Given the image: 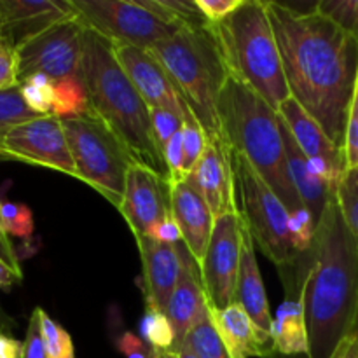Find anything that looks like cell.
<instances>
[{
    "mask_svg": "<svg viewBox=\"0 0 358 358\" xmlns=\"http://www.w3.org/2000/svg\"><path fill=\"white\" fill-rule=\"evenodd\" d=\"M290 96L345 145L346 121L358 83V42L311 7L266 2Z\"/></svg>",
    "mask_w": 358,
    "mask_h": 358,
    "instance_id": "obj_1",
    "label": "cell"
},
{
    "mask_svg": "<svg viewBox=\"0 0 358 358\" xmlns=\"http://www.w3.org/2000/svg\"><path fill=\"white\" fill-rule=\"evenodd\" d=\"M299 275L310 355L331 358L358 318V238L346 226L336 191L315 231L313 247L290 269Z\"/></svg>",
    "mask_w": 358,
    "mask_h": 358,
    "instance_id": "obj_2",
    "label": "cell"
},
{
    "mask_svg": "<svg viewBox=\"0 0 358 358\" xmlns=\"http://www.w3.org/2000/svg\"><path fill=\"white\" fill-rule=\"evenodd\" d=\"M79 76L90 94L93 114L124 143L136 163L168 182L166 164L154 138L150 107L119 65L114 44L96 31L84 34Z\"/></svg>",
    "mask_w": 358,
    "mask_h": 358,
    "instance_id": "obj_3",
    "label": "cell"
},
{
    "mask_svg": "<svg viewBox=\"0 0 358 358\" xmlns=\"http://www.w3.org/2000/svg\"><path fill=\"white\" fill-rule=\"evenodd\" d=\"M219 117L229 149L250 163L289 213L303 208L290 180L278 112L231 76L220 94Z\"/></svg>",
    "mask_w": 358,
    "mask_h": 358,
    "instance_id": "obj_4",
    "label": "cell"
},
{
    "mask_svg": "<svg viewBox=\"0 0 358 358\" xmlns=\"http://www.w3.org/2000/svg\"><path fill=\"white\" fill-rule=\"evenodd\" d=\"M173 83L178 98L191 110L208 142H226L219 100L231 77L212 28L182 27L173 37L149 49Z\"/></svg>",
    "mask_w": 358,
    "mask_h": 358,
    "instance_id": "obj_5",
    "label": "cell"
},
{
    "mask_svg": "<svg viewBox=\"0 0 358 358\" xmlns=\"http://www.w3.org/2000/svg\"><path fill=\"white\" fill-rule=\"evenodd\" d=\"M210 28L231 76L278 112L290 91L266 2L243 0L226 20Z\"/></svg>",
    "mask_w": 358,
    "mask_h": 358,
    "instance_id": "obj_6",
    "label": "cell"
},
{
    "mask_svg": "<svg viewBox=\"0 0 358 358\" xmlns=\"http://www.w3.org/2000/svg\"><path fill=\"white\" fill-rule=\"evenodd\" d=\"M236 208L245 229L278 268H292L303 255L289 233V210L247 159L231 150Z\"/></svg>",
    "mask_w": 358,
    "mask_h": 358,
    "instance_id": "obj_7",
    "label": "cell"
},
{
    "mask_svg": "<svg viewBox=\"0 0 358 358\" xmlns=\"http://www.w3.org/2000/svg\"><path fill=\"white\" fill-rule=\"evenodd\" d=\"M62 124L76 163L77 180L93 187L119 210L126 177L136 163L129 150L94 114L65 119Z\"/></svg>",
    "mask_w": 358,
    "mask_h": 358,
    "instance_id": "obj_8",
    "label": "cell"
},
{
    "mask_svg": "<svg viewBox=\"0 0 358 358\" xmlns=\"http://www.w3.org/2000/svg\"><path fill=\"white\" fill-rule=\"evenodd\" d=\"M72 3L80 24L112 44L135 45L149 51L182 28L145 9L138 0H72Z\"/></svg>",
    "mask_w": 358,
    "mask_h": 358,
    "instance_id": "obj_9",
    "label": "cell"
},
{
    "mask_svg": "<svg viewBox=\"0 0 358 358\" xmlns=\"http://www.w3.org/2000/svg\"><path fill=\"white\" fill-rule=\"evenodd\" d=\"M84 34L86 28L76 17L49 28L48 31L17 48V83L21 84L35 73L49 77L52 83L79 76L84 52Z\"/></svg>",
    "mask_w": 358,
    "mask_h": 358,
    "instance_id": "obj_10",
    "label": "cell"
},
{
    "mask_svg": "<svg viewBox=\"0 0 358 358\" xmlns=\"http://www.w3.org/2000/svg\"><path fill=\"white\" fill-rule=\"evenodd\" d=\"M0 161H20L77 178L62 119L41 115L7 131L0 142Z\"/></svg>",
    "mask_w": 358,
    "mask_h": 358,
    "instance_id": "obj_11",
    "label": "cell"
},
{
    "mask_svg": "<svg viewBox=\"0 0 358 358\" xmlns=\"http://www.w3.org/2000/svg\"><path fill=\"white\" fill-rule=\"evenodd\" d=\"M241 241L243 222L238 213H227L215 219L208 248L199 264L203 290L210 310H224L234 304Z\"/></svg>",
    "mask_w": 358,
    "mask_h": 358,
    "instance_id": "obj_12",
    "label": "cell"
},
{
    "mask_svg": "<svg viewBox=\"0 0 358 358\" xmlns=\"http://www.w3.org/2000/svg\"><path fill=\"white\" fill-rule=\"evenodd\" d=\"M119 212L135 236H152L156 227L171 217V185L147 166L135 163L126 177Z\"/></svg>",
    "mask_w": 358,
    "mask_h": 358,
    "instance_id": "obj_13",
    "label": "cell"
},
{
    "mask_svg": "<svg viewBox=\"0 0 358 358\" xmlns=\"http://www.w3.org/2000/svg\"><path fill=\"white\" fill-rule=\"evenodd\" d=\"M76 17L72 0H0V41L16 51L49 28Z\"/></svg>",
    "mask_w": 358,
    "mask_h": 358,
    "instance_id": "obj_14",
    "label": "cell"
},
{
    "mask_svg": "<svg viewBox=\"0 0 358 358\" xmlns=\"http://www.w3.org/2000/svg\"><path fill=\"white\" fill-rule=\"evenodd\" d=\"M114 52L119 65L150 108H170L184 114L187 107L178 98L166 70L152 52L126 44H114Z\"/></svg>",
    "mask_w": 358,
    "mask_h": 358,
    "instance_id": "obj_15",
    "label": "cell"
},
{
    "mask_svg": "<svg viewBox=\"0 0 358 358\" xmlns=\"http://www.w3.org/2000/svg\"><path fill=\"white\" fill-rule=\"evenodd\" d=\"M142 257L147 306L166 311L180 280L185 245H166L150 236H135Z\"/></svg>",
    "mask_w": 358,
    "mask_h": 358,
    "instance_id": "obj_16",
    "label": "cell"
},
{
    "mask_svg": "<svg viewBox=\"0 0 358 358\" xmlns=\"http://www.w3.org/2000/svg\"><path fill=\"white\" fill-rule=\"evenodd\" d=\"M187 180L203 196L215 219L227 213H238L233 159L227 143H206L205 154Z\"/></svg>",
    "mask_w": 358,
    "mask_h": 358,
    "instance_id": "obj_17",
    "label": "cell"
},
{
    "mask_svg": "<svg viewBox=\"0 0 358 358\" xmlns=\"http://www.w3.org/2000/svg\"><path fill=\"white\" fill-rule=\"evenodd\" d=\"M171 215L180 229L182 243L199 266L212 238L215 217L187 178L171 187Z\"/></svg>",
    "mask_w": 358,
    "mask_h": 358,
    "instance_id": "obj_18",
    "label": "cell"
},
{
    "mask_svg": "<svg viewBox=\"0 0 358 358\" xmlns=\"http://www.w3.org/2000/svg\"><path fill=\"white\" fill-rule=\"evenodd\" d=\"M210 315L231 358H271L276 353L271 334L262 332L240 304L210 310Z\"/></svg>",
    "mask_w": 358,
    "mask_h": 358,
    "instance_id": "obj_19",
    "label": "cell"
},
{
    "mask_svg": "<svg viewBox=\"0 0 358 358\" xmlns=\"http://www.w3.org/2000/svg\"><path fill=\"white\" fill-rule=\"evenodd\" d=\"M278 115L285 122L289 131L292 133L294 140L303 150L306 159L325 161L329 166L334 168V171L343 175V171L346 170L343 149L329 138L324 128L292 96L280 105Z\"/></svg>",
    "mask_w": 358,
    "mask_h": 358,
    "instance_id": "obj_20",
    "label": "cell"
},
{
    "mask_svg": "<svg viewBox=\"0 0 358 358\" xmlns=\"http://www.w3.org/2000/svg\"><path fill=\"white\" fill-rule=\"evenodd\" d=\"M206 310H208V301H206L205 290H203L199 266L185 248L180 280H178L177 289L164 311L175 331V346L171 352L184 345L187 332Z\"/></svg>",
    "mask_w": 358,
    "mask_h": 358,
    "instance_id": "obj_21",
    "label": "cell"
},
{
    "mask_svg": "<svg viewBox=\"0 0 358 358\" xmlns=\"http://www.w3.org/2000/svg\"><path fill=\"white\" fill-rule=\"evenodd\" d=\"M234 303L243 308L245 313L252 318V322L262 332H266V334L271 332L273 315L271 310H269L268 294H266L261 271H259L257 259H255V243L250 234H248V231L245 229V226Z\"/></svg>",
    "mask_w": 358,
    "mask_h": 358,
    "instance_id": "obj_22",
    "label": "cell"
},
{
    "mask_svg": "<svg viewBox=\"0 0 358 358\" xmlns=\"http://www.w3.org/2000/svg\"><path fill=\"white\" fill-rule=\"evenodd\" d=\"M280 128H282L283 145H285L287 163H289L290 180H292L303 205L310 210L315 224L318 226L325 208H327V203L331 201L332 194H334L336 185L327 184V182L320 180V178L311 173L306 156L299 149L292 133L289 131V128H287L282 119H280Z\"/></svg>",
    "mask_w": 358,
    "mask_h": 358,
    "instance_id": "obj_23",
    "label": "cell"
},
{
    "mask_svg": "<svg viewBox=\"0 0 358 358\" xmlns=\"http://www.w3.org/2000/svg\"><path fill=\"white\" fill-rule=\"evenodd\" d=\"M271 338L276 353L282 355H310V338H308L306 318L303 303L297 299H287L276 310L271 324Z\"/></svg>",
    "mask_w": 358,
    "mask_h": 358,
    "instance_id": "obj_24",
    "label": "cell"
},
{
    "mask_svg": "<svg viewBox=\"0 0 358 358\" xmlns=\"http://www.w3.org/2000/svg\"><path fill=\"white\" fill-rule=\"evenodd\" d=\"M52 115L62 121L93 115L90 94H87L80 76L66 77V79L55 83Z\"/></svg>",
    "mask_w": 358,
    "mask_h": 358,
    "instance_id": "obj_25",
    "label": "cell"
},
{
    "mask_svg": "<svg viewBox=\"0 0 358 358\" xmlns=\"http://www.w3.org/2000/svg\"><path fill=\"white\" fill-rule=\"evenodd\" d=\"M182 346H187L198 358H231L215 325H213L210 308L192 325Z\"/></svg>",
    "mask_w": 358,
    "mask_h": 358,
    "instance_id": "obj_26",
    "label": "cell"
},
{
    "mask_svg": "<svg viewBox=\"0 0 358 358\" xmlns=\"http://www.w3.org/2000/svg\"><path fill=\"white\" fill-rule=\"evenodd\" d=\"M142 339L156 352H171L175 346V331L166 313L157 308L147 306L140 322Z\"/></svg>",
    "mask_w": 358,
    "mask_h": 358,
    "instance_id": "obj_27",
    "label": "cell"
},
{
    "mask_svg": "<svg viewBox=\"0 0 358 358\" xmlns=\"http://www.w3.org/2000/svg\"><path fill=\"white\" fill-rule=\"evenodd\" d=\"M336 199L346 226L358 238V166L343 171L336 184Z\"/></svg>",
    "mask_w": 358,
    "mask_h": 358,
    "instance_id": "obj_28",
    "label": "cell"
},
{
    "mask_svg": "<svg viewBox=\"0 0 358 358\" xmlns=\"http://www.w3.org/2000/svg\"><path fill=\"white\" fill-rule=\"evenodd\" d=\"M35 117H41V115L28 108L20 86L10 87V90H0V142L14 126L31 121Z\"/></svg>",
    "mask_w": 358,
    "mask_h": 358,
    "instance_id": "obj_29",
    "label": "cell"
},
{
    "mask_svg": "<svg viewBox=\"0 0 358 358\" xmlns=\"http://www.w3.org/2000/svg\"><path fill=\"white\" fill-rule=\"evenodd\" d=\"M24 103L37 115H52L55 83L42 73L28 77L20 84Z\"/></svg>",
    "mask_w": 358,
    "mask_h": 358,
    "instance_id": "obj_30",
    "label": "cell"
},
{
    "mask_svg": "<svg viewBox=\"0 0 358 358\" xmlns=\"http://www.w3.org/2000/svg\"><path fill=\"white\" fill-rule=\"evenodd\" d=\"M182 136H184V171L185 177H189L194 171V168L198 166L199 159L205 154L206 143H208L205 131H203V128L189 108H185L184 112Z\"/></svg>",
    "mask_w": 358,
    "mask_h": 358,
    "instance_id": "obj_31",
    "label": "cell"
},
{
    "mask_svg": "<svg viewBox=\"0 0 358 358\" xmlns=\"http://www.w3.org/2000/svg\"><path fill=\"white\" fill-rule=\"evenodd\" d=\"M313 9L358 42V0H320L313 3Z\"/></svg>",
    "mask_w": 358,
    "mask_h": 358,
    "instance_id": "obj_32",
    "label": "cell"
},
{
    "mask_svg": "<svg viewBox=\"0 0 358 358\" xmlns=\"http://www.w3.org/2000/svg\"><path fill=\"white\" fill-rule=\"evenodd\" d=\"M0 224L7 236L28 240L34 234V215L23 203L0 201Z\"/></svg>",
    "mask_w": 358,
    "mask_h": 358,
    "instance_id": "obj_33",
    "label": "cell"
},
{
    "mask_svg": "<svg viewBox=\"0 0 358 358\" xmlns=\"http://www.w3.org/2000/svg\"><path fill=\"white\" fill-rule=\"evenodd\" d=\"M41 329L48 358H76L69 332L41 308Z\"/></svg>",
    "mask_w": 358,
    "mask_h": 358,
    "instance_id": "obj_34",
    "label": "cell"
},
{
    "mask_svg": "<svg viewBox=\"0 0 358 358\" xmlns=\"http://www.w3.org/2000/svg\"><path fill=\"white\" fill-rule=\"evenodd\" d=\"M315 231H317V224H315L313 215L306 206L296 210L289 215V233L292 238L294 248L297 254L304 255L311 250L315 240Z\"/></svg>",
    "mask_w": 358,
    "mask_h": 358,
    "instance_id": "obj_35",
    "label": "cell"
},
{
    "mask_svg": "<svg viewBox=\"0 0 358 358\" xmlns=\"http://www.w3.org/2000/svg\"><path fill=\"white\" fill-rule=\"evenodd\" d=\"M150 122H152L154 138L163 154L164 147L177 135L184 126V114L170 110V108H150Z\"/></svg>",
    "mask_w": 358,
    "mask_h": 358,
    "instance_id": "obj_36",
    "label": "cell"
},
{
    "mask_svg": "<svg viewBox=\"0 0 358 358\" xmlns=\"http://www.w3.org/2000/svg\"><path fill=\"white\" fill-rule=\"evenodd\" d=\"M343 152H345L346 168L358 166V83L355 87V94H353L352 105H350Z\"/></svg>",
    "mask_w": 358,
    "mask_h": 358,
    "instance_id": "obj_37",
    "label": "cell"
},
{
    "mask_svg": "<svg viewBox=\"0 0 358 358\" xmlns=\"http://www.w3.org/2000/svg\"><path fill=\"white\" fill-rule=\"evenodd\" d=\"M24 358H48L41 329V308H35L28 320L27 339H24Z\"/></svg>",
    "mask_w": 358,
    "mask_h": 358,
    "instance_id": "obj_38",
    "label": "cell"
},
{
    "mask_svg": "<svg viewBox=\"0 0 358 358\" xmlns=\"http://www.w3.org/2000/svg\"><path fill=\"white\" fill-rule=\"evenodd\" d=\"M16 86H20L16 51L0 41V90H10Z\"/></svg>",
    "mask_w": 358,
    "mask_h": 358,
    "instance_id": "obj_39",
    "label": "cell"
},
{
    "mask_svg": "<svg viewBox=\"0 0 358 358\" xmlns=\"http://www.w3.org/2000/svg\"><path fill=\"white\" fill-rule=\"evenodd\" d=\"M241 2L243 0H196V6L199 7L210 24H215L226 20L233 10L241 6Z\"/></svg>",
    "mask_w": 358,
    "mask_h": 358,
    "instance_id": "obj_40",
    "label": "cell"
},
{
    "mask_svg": "<svg viewBox=\"0 0 358 358\" xmlns=\"http://www.w3.org/2000/svg\"><path fill=\"white\" fill-rule=\"evenodd\" d=\"M117 348L126 358H152L154 355V350L131 332H124L119 338Z\"/></svg>",
    "mask_w": 358,
    "mask_h": 358,
    "instance_id": "obj_41",
    "label": "cell"
},
{
    "mask_svg": "<svg viewBox=\"0 0 358 358\" xmlns=\"http://www.w3.org/2000/svg\"><path fill=\"white\" fill-rule=\"evenodd\" d=\"M2 201V199H0ZM0 261L7 266V268L13 269L17 276L23 278V271H21L20 259H17L16 250H14L13 243H10L9 236L6 234V231L2 229V224H0Z\"/></svg>",
    "mask_w": 358,
    "mask_h": 358,
    "instance_id": "obj_42",
    "label": "cell"
},
{
    "mask_svg": "<svg viewBox=\"0 0 358 358\" xmlns=\"http://www.w3.org/2000/svg\"><path fill=\"white\" fill-rule=\"evenodd\" d=\"M154 240L161 241V243H166V245H180L182 243V234L180 229H178L177 222H175L173 215L168 217L164 222H161L159 226L156 227V231L152 233Z\"/></svg>",
    "mask_w": 358,
    "mask_h": 358,
    "instance_id": "obj_43",
    "label": "cell"
},
{
    "mask_svg": "<svg viewBox=\"0 0 358 358\" xmlns=\"http://www.w3.org/2000/svg\"><path fill=\"white\" fill-rule=\"evenodd\" d=\"M0 358H24V345L0 332Z\"/></svg>",
    "mask_w": 358,
    "mask_h": 358,
    "instance_id": "obj_44",
    "label": "cell"
},
{
    "mask_svg": "<svg viewBox=\"0 0 358 358\" xmlns=\"http://www.w3.org/2000/svg\"><path fill=\"white\" fill-rule=\"evenodd\" d=\"M331 358H358V338L357 334H350L341 345L336 348Z\"/></svg>",
    "mask_w": 358,
    "mask_h": 358,
    "instance_id": "obj_45",
    "label": "cell"
},
{
    "mask_svg": "<svg viewBox=\"0 0 358 358\" xmlns=\"http://www.w3.org/2000/svg\"><path fill=\"white\" fill-rule=\"evenodd\" d=\"M17 282H21V276H17L13 269L7 268V266L0 261V290L7 289V287L14 285V283Z\"/></svg>",
    "mask_w": 358,
    "mask_h": 358,
    "instance_id": "obj_46",
    "label": "cell"
},
{
    "mask_svg": "<svg viewBox=\"0 0 358 358\" xmlns=\"http://www.w3.org/2000/svg\"><path fill=\"white\" fill-rule=\"evenodd\" d=\"M175 355H177V358H198L194 355V353L191 352V350L187 348V346H180L178 350H175Z\"/></svg>",
    "mask_w": 358,
    "mask_h": 358,
    "instance_id": "obj_47",
    "label": "cell"
},
{
    "mask_svg": "<svg viewBox=\"0 0 358 358\" xmlns=\"http://www.w3.org/2000/svg\"><path fill=\"white\" fill-rule=\"evenodd\" d=\"M152 358H177V355H175L173 352H156V350H154Z\"/></svg>",
    "mask_w": 358,
    "mask_h": 358,
    "instance_id": "obj_48",
    "label": "cell"
},
{
    "mask_svg": "<svg viewBox=\"0 0 358 358\" xmlns=\"http://www.w3.org/2000/svg\"><path fill=\"white\" fill-rule=\"evenodd\" d=\"M353 334H357V338H358V318H357V324H355V329H353Z\"/></svg>",
    "mask_w": 358,
    "mask_h": 358,
    "instance_id": "obj_49",
    "label": "cell"
}]
</instances>
